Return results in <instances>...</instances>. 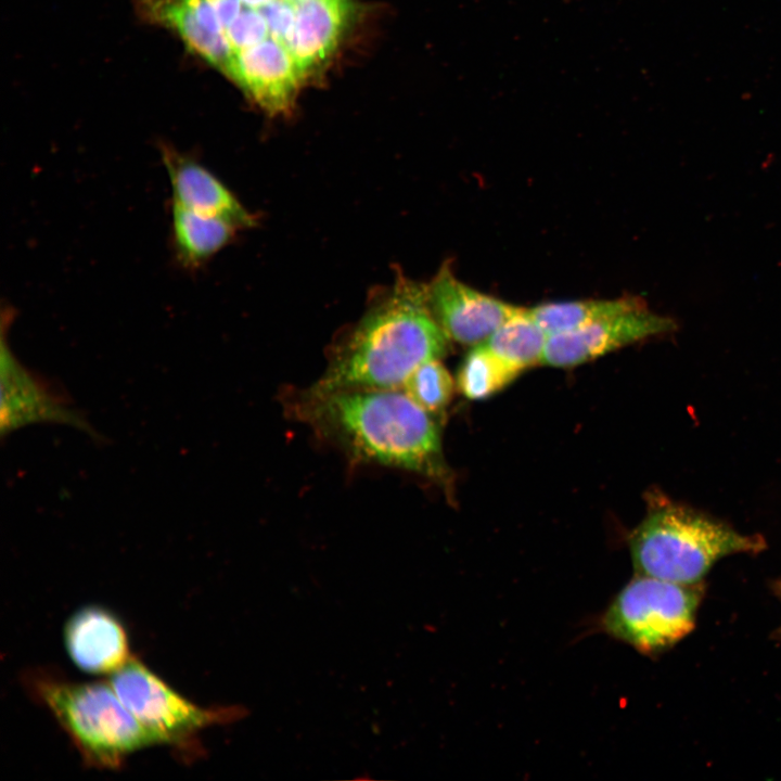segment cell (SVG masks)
<instances>
[{
	"instance_id": "obj_19",
	"label": "cell",
	"mask_w": 781,
	"mask_h": 781,
	"mask_svg": "<svg viewBox=\"0 0 781 781\" xmlns=\"http://www.w3.org/2000/svg\"><path fill=\"white\" fill-rule=\"evenodd\" d=\"M402 387L408 396L433 415L441 412L450 402L453 380L440 359H435L417 368Z\"/></svg>"
},
{
	"instance_id": "obj_7",
	"label": "cell",
	"mask_w": 781,
	"mask_h": 781,
	"mask_svg": "<svg viewBox=\"0 0 781 781\" xmlns=\"http://www.w3.org/2000/svg\"><path fill=\"white\" fill-rule=\"evenodd\" d=\"M4 325L2 321L1 436L34 423L52 422L66 424L98 437L85 417L69 404L68 399L20 362L10 348Z\"/></svg>"
},
{
	"instance_id": "obj_23",
	"label": "cell",
	"mask_w": 781,
	"mask_h": 781,
	"mask_svg": "<svg viewBox=\"0 0 781 781\" xmlns=\"http://www.w3.org/2000/svg\"><path fill=\"white\" fill-rule=\"evenodd\" d=\"M244 7L252 8V9H260L264 5L268 4L272 0H241Z\"/></svg>"
},
{
	"instance_id": "obj_15",
	"label": "cell",
	"mask_w": 781,
	"mask_h": 781,
	"mask_svg": "<svg viewBox=\"0 0 781 781\" xmlns=\"http://www.w3.org/2000/svg\"><path fill=\"white\" fill-rule=\"evenodd\" d=\"M236 227L219 217L171 205L175 255L187 269H197L232 239Z\"/></svg>"
},
{
	"instance_id": "obj_16",
	"label": "cell",
	"mask_w": 781,
	"mask_h": 781,
	"mask_svg": "<svg viewBox=\"0 0 781 781\" xmlns=\"http://www.w3.org/2000/svg\"><path fill=\"white\" fill-rule=\"evenodd\" d=\"M644 305L646 304L638 296H623L614 299L546 303L526 310L548 335H552L573 331Z\"/></svg>"
},
{
	"instance_id": "obj_24",
	"label": "cell",
	"mask_w": 781,
	"mask_h": 781,
	"mask_svg": "<svg viewBox=\"0 0 781 781\" xmlns=\"http://www.w3.org/2000/svg\"><path fill=\"white\" fill-rule=\"evenodd\" d=\"M287 1H290V2H292V3H294V4H298V3H302V2H305V1H308V0H287Z\"/></svg>"
},
{
	"instance_id": "obj_14",
	"label": "cell",
	"mask_w": 781,
	"mask_h": 781,
	"mask_svg": "<svg viewBox=\"0 0 781 781\" xmlns=\"http://www.w3.org/2000/svg\"><path fill=\"white\" fill-rule=\"evenodd\" d=\"M141 9L146 17L174 30L192 52L231 76L236 52L226 31L205 26L183 0H143Z\"/></svg>"
},
{
	"instance_id": "obj_20",
	"label": "cell",
	"mask_w": 781,
	"mask_h": 781,
	"mask_svg": "<svg viewBox=\"0 0 781 781\" xmlns=\"http://www.w3.org/2000/svg\"><path fill=\"white\" fill-rule=\"evenodd\" d=\"M235 52L255 46L270 37L267 22L259 10L245 7L226 28Z\"/></svg>"
},
{
	"instance_id": "obj_12",
	"label": "cell",
	"mask_w": 781,
	"mask_h": 781,
	"mask_svg": "<svg viewBox=\"0 0 781 781\" xmlns=\"http://www.w3.org/2000/svg\"><path fill=\"white\" fill-rule=\"evenodd\" d=\"M172 204L228 220L236 228L251 227L253 216L206 167L175 149L162 146Z\"/></svg>"
},
{
	"instance_id": "obj_2",
	"label": "cell",
	"mask_w": 781,
	"mask_h": 781,
	"mask_svg": "<svg viewBox=\"0 0 781 781\" xmlns=\"http://www.w3.org/2000/svg\"><path fill=\"white\" fill-rule=\"evenodd\" d=\"M448 340L426 286L399 278L337 348L312 389H398L421 364L445 356Z\"/></svg>"
},
{
	"instance_id": "obj_3",
	"label": "cell",
	"mask_w": 781,
	"mask_h": 781,
	"mask_svg": "<svg viewBox=\"0 0 781 781\" xmlns=\"http://www.w3.org/2000/svg\"><path fill=\"white\" fill-rule=\"evenodd\" d=\"M765 547L761 536L741 534L663 495L651 496L645 517L629 536L637 574L681 585L700 584L725 556Z\"/></svg>"
},
{
	"instance_id": "obj_1",
	"label": "cell",
	"mask_w": 781,
	"mask_h": 781,
	"mask_svg": "<svg viewBox=\"0 0 781 781\" xmlns=\"http://www.w3.org/2000/svg\"><path fill=\"white\" fill-rule=\"evenodd\" d=\"M299 415L357 460L441 477L433 415L397 389L308 390Z\"/></svg>"
},
{
	"instance_id": "obj_8",
	"label": "cell",
	"mask_w": 781,
	"mask_h": 781,
	"mask_svg": "<svg viewBox=\"0 0 781 781\" xmlns=\"http://www.w3.org/2000/svg\"><path fill=\"white\" fill-rule=\"evenodd\" d=\"M675 328L674 320L644 305L573 331L549 335L541 363L555 368L575 367Z\"/></svg>"
},
{
	"instance_id": "obj_11",
	"label": "cell",
	"mask_w": 781,
	"mask_h": 781,
	"mask_svg": "<svg viewBox=\"0 0 781 781\" xmlns=\"http://www.w3.org/2000/svg\"><path fill=\"white\" fill-rule=\"evenodd\" d=\"M64 642L71 660L89 674L112 675L131 657L119 618L95 605L82 607L68 618Z\"/></svg>"
},
{
	"instance_id": "obj_17",
	"label": "cell",
	"mask_w": 781,
	"mask_h": 781,
	"mask_svg": "<svg viewBox=\"0 0 781 781\" xmlns=\"http://www.w3.org/2000/svg\"><path fill=\"white\" fill-rule=\"evenodd\" d=\"M548 334L522 308L482 344L518 374L542 359Z\"/></svg>"
},
{
	"instance_id": "obj_22",
	"label": "cell",
	"mask_w": 781,
	"mask_h": 781,
	"mask_svg": "<svg viewBox=\"0 0 781 781\" xmlns=\"http://www.w3.org/2000/svg\"><path fill=\"white\" fill-rule=\"evenodd\" d=\"M216 10L218 20L226 28L235 20L243 10L241 0H212Z\"/></svg>"
},
{
	"instance_id": "obj_21",
	"label": "cell",
	"mask_w": 781,
	"mask_h": 781,
	"mask_svg": "<svg viewBox=\"0 0 781 781\" xmlns=\"http://www.w3.org/2000/svg\"><path fill=\"white\" fill-rule=\"evenodd\" d=\"M296 4L287 0H272L258 9L265 17L270 37L285 42L295 18Z\"/></svg>"
},
{
	"instance_id": "obj_18",
	"label": "cell",
	"mask_w": 781,
	"mask_h": 781,
	"mask_svg": "<svg viewBox=\"0 0 781 781\" xmlns=\"http://www.w3.org/2000/svg\"><path fill=\"white\" fill-rule=\"evenodd\" d=\"M518 373L481 343L466 354L457 373V387L469 399H485L508 386Z\"/></svg>"
},
{
	"instance_id": "obj_25",
	"label": "cell",
	"mask_w": 781,
	"mask_h": 781,
	"mask_svg": "<svg viewBox=\"0 0 781 781\" xmlns=\"http://www.w3.org/2000/svg\"><path fill=\"white\" fill-rule=\"evenodd\" d=\"M780 591H781V585H780Z\"/></svg>"
},
{
	"instance_id": "obj_13",
	"label": "cell",
	"mask_w": 781,
	"mask_h": 781,
	"mask_svg": "<svg viewBox=\"0 0 781 781\" xmlns=\"http://www.w3.org/2000/svg\"><path fill=\"white\" fill-rule=\"evenodd\" d=\"M350 11V0H308L296 4L284 44L303 78L320 69L334 53Z\"/></svg>"
},
{
	"instance_id": "obj_10",
	"label": "cell",
	"mask_w": 781,
	"mask_h": 781,
	"mask_svg": "<svg viewBox=\"0 0 781 781\" xmlns=\"http://www.w3.org/2000/svg\"><path fill=\"white\" fill-rule=\"evenodd\" d=\"M230 78L270 114L293 106L303 79L286 46L272 37L238 51Z\"/></svg>"
},
{
	"instance_id": "obj_9",
	"label": "cell",
	"mask_w": 781,
	"mask_h": 781,
	"mask_svg": "<svg viewBox=\"0 0 781 781\" xmlns=\"http://www.w3.org/2000/svg\"><path fill=\"white\" fill-rule=\"evenodd\" d=\"M434 317L453 341L475 346L522 308L484 294L458 280L444 265L426 286Z\"/></svg>"
},
{
	"instance_id": "obj_6",
	"label": "cell",
	"mask_w": 781,
	"mask_h": 781,
	"mask_svg": "<svg viewBox=\"0 0 781 781\" xmlns=\"http://www.w3.org/2000/svg\"><path fill=\"white\" fill-rule=\"evenodd\" d=\"M110 677L113 689L155 743L170 746L183 758L201 755V731L238 721L248 714L242 705L199 706L133 656Z\"/></svg>"
},
{
	"instance_id": "obj_5",
	"label": "cell",
	"mask_w": 781,
	"mask_h": 781,
	"mask_svg": "<svg viewBox=\"0 0 781 781\" xmlns=\"http://www.w3.org/2000/svg\"><path fill=\"white\" fill-rule=\"evenodd\" d=\"M701 598L700 584L637 574L609 604L599 627L643 654H658L691 632Z\"/></svg>"
},
{
	"instance_id": "obj_4",
	"label": "cell",
	"mask_w": 781,
	"mask_h": 781,
	"mask_svg": "<svg viewBox=\"0 0 781 781\" xmlns=\"http://www.w3.org/2000/svg\"><path fill=\"white\" fill-rule=\"evenodd\" d=\"M26 684L88 766L119 769L129 755L156 744L110 682H73L35 670L26 676Z\"/></svg>"
}]
</instances>
